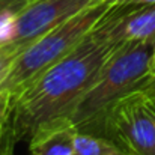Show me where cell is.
Listing matches in <instances>:
<instances>
[{
    "mask_svg": "<svg viewBox=\"0 0 155 155\" xmlns=\"http://www.w3.org/2000/svg\"><path fill=\"white\" fill-rule=\"evenodd\" d=\"M117 47L98 23L83 41L39 74L17 97L12 108V139L20 142L45 120L68 114Z\"/></svg>",
    "mask_w": 155,
    "mask_h": 155,
    "instance_id": "cell-1",
    "label": "cell"
},
{
    "mask_svg": "<svg viewBox=\"0 0 155 155\" xmlns=\"http://www.w3.org/2000/svg\"><path fill=\"white\" fill-rule=\"evenodd\" d=\"M152 48L154 45L146 42H125L110 53L95 81L66 114L78 131L95 134L108 107L151 80Z\"/></svg>",
    "mask_w": 155,
    "mask_h": 155,
    "instance_id": "cell-2",
    "label": "cell"
},
{
    "mask_svg": "<svg viewBox=\"0 0 155 155\" xmlns=\"http://www.w3.org/2000/svg\"><path fill=\"white\" fill-rule=\"evenodd\" d=\"M113 6L114 0H101L38 38L15 59L0 91L17 97L39 74L72 51Z\"/></svg>",
    "mask_w": 155,
    "mask_h": 155,
    "instance_id": "cell-3",
    "label": "cell"
},
{
    "mask_svg": "<svg viewBox=\"0 0 155 155\" xmlns=\"http://www.w3.org/2000/svg\"><path fill=\"white\" fill-rule=\"evenodd\" d=\"M95 134L113 142L122 155H155V80L108 107Z\"/></svg>",
    "mask_w": 155,
    "mask_h": 155,
    "instance_id": "cell-4",
    "label": "cell"
},
{
    "mask_svg": "<svg viewBox=\"0 0 155 155\" xmlns=\"http://www.w3.org/2000/svg\"><path fill=\"white\" fill-rule=\"evenodd\" d=\"M101 0H30L18 14L0 20V41L21 51L60 23Z\"/></svg>",
    "mask_w": 155,
    "mask_h": 155,
    "instance_id": "cell-5",
    "label": "cell"
},
{
    "mask_svg": "<svg viewBox=\"0 0 155 155\" xmlns=\"http://www.w3.org/2000/svg\"><path fill=\"white\" fill-rule=\"evenodd\" d=\"M105 35L117 45L125 42L155 44V3L113 6L100 21Z\"/></svg>",
    "mask_w": 155,
    "mask_h": 155,
    "instance_id": "cell-6",
    "label": "cell"
},
{
    "mask_svg": "<svg viewBox=\"0 0 155 155\" xmlns=\"http://www.w3.org/2000/svg\"><path fill=\"white\" fill-rule=\"evenodd\" d=\"M78 127L69 116L48 119L30 134V155H74Z\"/></svg>",
    "mask_w": 155,
    "mask_h": 155,
    "instance_id": "cell-7",
    "label": "cell"
},
{
    "mask_svg": "<svg viewBox=\"0 0 155 155\" xmlns=\"http://www.w3.org/2000/svg\"><path fill=\"white\" fill-rule=\"evenodd\" d=\"M74 155H122L117 146L103 136L78 131Z\"/></svg>",
    "mask_w": 155,
    "mask_h": 155,
    "instance_id": "cell-8",
    "label": "cell"
},
{
    "mask_svg": "<svg viewBox=\"0 0 155 155\" xmlns=\"http://www.w3.org/2000/svg\"><path fill=\"white\" fill-rule=\"evenodd\" d=\"M12 108L14 98L9 92L0 91V155H12Z\"/></svg>",
    "mask_w": 155,
    "mask_h": 155,
    "instance_id": "cell-9",
    "label": "cell"
},
{
    "mask_svg": "<svg viewBox=\"0 0 155 155\" xmlns=\"http://www.w3.org/2000/svg\"><path fill=\"white\" fill-rule=\"evenodd\" d=\"M21 50L8 44V42H3L0 41V84L3 83V80L6 78V75L9 74L15 59L20 56Z\"/></svg>",
    "mask_w": 155,
    "mask_h": 155,
    "instance_id": "cell-10",
    "label": "cell"
},
{
    "mask_svg": "<svg viewBox=\"0 0 155 155\" xmlns=\"http://www.w3.org/2000/svg\"><path fill=\"white\" fill-rule=\"evenodd\" d=\"M30 0H0V20L18 14Z\"/></svg>",
    "mask_w": 155,
    "mask_h": 155,
    "instance_id": "cell-11",
    "label": "cell"
},
{
    "mask_svg": "<svg viewBox=\"0 0 155 155\" xmlns=\"http://www.w3.org/2000/svg\"><path fill=\"white\" fill-rule=\"evenodd\" d=\"M155 0H114L116 6H139V5H154Z\"/></svg>",
    "mask_w": 155,
    "mask_h": 155,
    "instance_id": "cell-12",
    "label": "cell"
},
{
    "mask_svg": "<svg viewBox=\"0 0 155 155\" xmlns=\"http://www.w3.org/2000/svg\"><path fill=\"white\" fill-rule=\"evenodd\" d=\"M149 78L155 80V44L152 48V54H151V60H149Z\"/></svg>",
    "mask_w": 155,
    "mask_h": 155,
    "instance_id": "cell-13",
    "label": "cell"
}]
</instances>
